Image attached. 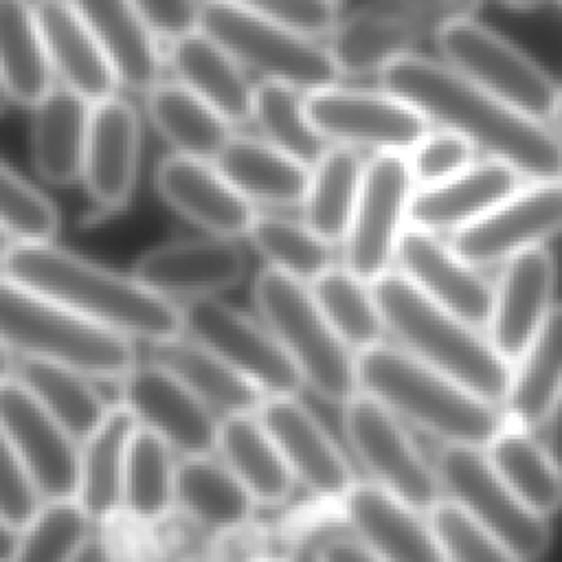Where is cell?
<instances>
[{"label": "cell", "mask_w": 562, "mask_h": 562, "mask_svg": "<svg viewBox=\"0 0 562 562\" xmlns=\"http://www.w3.org/2000/svg\"><path fill=\"white\" fill-rule=\"evenodd\" d=\"M551 125L562 134V86L558 88V99H555V108H553V116H551Z\"/></svg>", "instance_id": "obj_54"}, {"label": "cell", "mask_w": 562, "mask_h": 562, "mask_svg": "<svg viewBox=\"0 0 562 562\" xmlns=\"http://www.w3.org/2000/svg\"><path fill=\"white\" fill-rule=\"evenodd\" d=\"M397 417L362 389L342 404L345 437L364 470L375 483L426 514L443 498V485L437 468L424 459Z\"/></svg>", "instance_id": "obj_11"}, {"label": "cell", "mask_w": 562, "mask_h": 562, "mask_svg": "<svg viewBox=\"0 0 562 562\" xmlns=\"http://www.w3.org/2000/svg\"><path fill=\"white\" fill-rule=\"evenodd\" d=\"M149 360L165 367L182 384H187L213 413L237 415L257 413L268 397L255 382L233 369L215 351L180 334L158 342H149Z\"/></svg>", "instance_id": "obj_29"}, {"label": "cell", "mask_w": 562, "mask_h": 562, "mask_svg": "<svg viewBox=\"0 0 562 562\" xmlns=\"http://www.w3.org/2000/svg\"><path fill=\"white\" fill-rule=\"evenodd\" d=\"M529 430L507 419L485 446V454L512 492L547 518L562 507V470Z\"/></svg>", "instance_id": "obj_38"}, {"label": "cell", "mask_w": 562, "mask_h": 562, "mask_svg": "<svg viewBox=\"0 0 562 562\" xmlns=\"http://www.w3.org/2000/svg\"><path fill=\"white\" fill-rule=\"evenodd\" d=\"M200 29L215 37L244 68L263 79L314 92L340 81L342 70L327 44L290 24L224 0H202Z\"/></svg>", "instance_id": "obj_7"}, {"label": "cell", "mask_w": 562, "mask_h": 562, "mask_svg": "<svg viewBox=\"0 0 562 562\" xmlns=\"http://www.w3.org/2000/svg\"><path fill=\"white\" fill-rule=\"evenodd\" d=\"M558 2H560V4H562V0H558Z\"/></svg>", "instance_id": "obj_55"}, {"label": "cell", "mask_w": 562, "mask_h": 562, "mask_svg": "<svg viewBox=\"0 0 562 562\" xmlns=\"http://www.w3.org/2000/svg\"><path fill=\"white\" fill-rule=\"evenodd\" d=\"M364 160L353 145L329 143L310 167V182L303 200V215L329 244H342L358 204Z\"/></svg>", "instance_id": "obj_40"}, {"label": "cell", "mask_w": 562, "mask_h": 562, "mask_svg": "<svg viewBox=\"0 0 562 562\" xmlns=\"http://www.w3.org/2000/svg\"><path fill=\"white\" fill-rule=\"evenodd\" d=\"M154 33L167 42L200 26L202 0H134Z\"/></svg>", "instance_id": "obj_51"}, {"label": "cell", "mask_w": 562, "mask_h": 562, "mask_svg": "<svg viewBox=\"0 0 562 562\" xmlns=\"http://www.w3.org/2000/svg\"><path fill=\"white\" fill-rule=\"evenodd\" d=\"M0 222L4 244H53L59 233L57 206L7 160L0 169Z\"/></svg>", "instance_id": "obj_46"}, {"label": "cell", "mask_w": 562, "mask_h": 562, "mask_svg": "<svg viewBox=\"0 0 562 562\" xmlns=\"http://www.w3.org/2000/svg\"><path fill=\"white\" fill-rule=\"evenodd\" d=\"M176 505L200 527L228 533L248 525L257 501L224 461L193 454L178 461Z\"/></svg>", "instance_id": "obj_34"}, {"label": "cell", "mask_w": 562, "mask_h": 562, "mask_svg": "<svg viewBox=\"0 0 562 562\" xmlns=\"http://www.w3.org/2000/svg\"><path fill=\"white\" fill-rule=\"evenodd\" d=\"M176 468L173 448L136 424L125 454L123 512L140 525L162 520L176 505Z\"/></svg>", "instance_id": "obj_41"}, {"label": "cell", "mask_w": 562, "mask_h": 562, "mask_svg": "<svg viewBox=\"0 0 562 562\" xmlns=\"http://www.w3.org/2000/svg\"><path fill=\"white\" fill-rule=\"evenodd\" d=\"M415 189L408 154L375 151L367 160L358 204L342 241L345 266L360 279L373 283L391 270L408 226Z\"/></svg>", "instance_id": "obj_12"}, {"label": "cell", "mask_w": 562, "mask_h": 562, "mask_svg": "<svg viewBox=\"0 0 562 562\" xmlns=\"http://www.w3.org/2000/svg\"><path fill=\"white\" fill-rule=\"evenodd\" d=\"M542 426H544V439H542V443H544L547 452L551 454V459H553V461L560 465V470H562V391L558 393L553 406L549 408V413H547Z\"/></svg>", "instance_id": "obj_52"}, {"label": "cell", "mask_w": 562, "mask_h": 562, "mask_svg": "<svg viewBox=\"0 0 562 562\" xmlns=\"http://www.w3.org/2000/svg\"><path fill=\"white\" fill-rule=\"evenodd\" d=\"M479 4L481 0H367L340 18L327 46L342 75L380 72L450 22L470 18Z\"/></svg>", "instance_id": "obj_8"}, {"label": "cell", "mask_w": 562, "mask_h": 562, "mask_svg": "<svg viewBox=\"0 0 562 562\" xmlns=\"http://www.w3.org/2000/svg\"><path fill=\"white\" fill-rule=\"evenodd\" d=\"M55 68L31 0H0V79L9 101L35 108L55 88Z\"/></svg>", "instance_id": "obj_33"}, {"label": "cell", "mask_w": 562, "mask_h": 562, "mask_svg": "<svg viewBox=\"0 0 562 562\" xmlns=\"http://www.w3.org/2000/svg\"><path fill=\"white\" fill-rule=\"evenodd\" d=\"M33 474L20 457L0 441V525L4 533H20L44 505Z\"/></svg>", "instance_id": "obj_48"}, {"label": "cell", "mask_w": 562, "mask_h": 562, "mask_svg": "<svg viewBox=\"0 0 562 562\" xmlns=\"http://www.w3.org/2000/svg\"><path fill=\"white\" fill-rule=\"evenodd\" d=\"M119 395L136 422L162 437L180 457L217 450L215 413L165 367L151 360L134 364L119 378Z\"/></svg>", "instance_id": "obj_17"}, {"label": "cell", "mask_w": 562, "mask_h": 562, "mask_svg": "<svg viewBox=\"0 0 562 562\" xmlns=\"http://www.w3.org/2000/svg\"><path fill=\"white\" fill-rule=\"evenodd\" d=\"M246 237L270 268L307 285L334 266V244L323 239L307 222L257 213Z\"/></svg>", "instance_id": "obj_43"}, {"label": "cell", "mask_w": 562, "mask_h": 562, "mask_svg": "<svg viewBox=\"0 0 562 562\" xmlns=\"http://www.w3.org/2000/svg\"><path fill=\"white\" fill-rule=\"evenodd\" d=\"M252 121L266 140L310 167L329 145L307 116L305 92L281 81L261 79L255 86Z\"/></svg>", "instance_id": "obj_45"}, {"label": "cell", "mask_w": 562, "mask_h": 562, "mask_svg": "<svg viewBox=\"0 0 562 562\" xmlns=\"http://www.w3.org/2000/svg\"><path fill=\"white\" fill-rule=\"evenodd\" d=\"M136 417L119 402L103 424L79 443L77 501L94 522L123 514V472Z\"/></svg>", "instance_id": "obj_35"}, {"label": "cell", "mask_w": 562, "mask_h": 562, "mask_svg": "<svg viewBox=\"0 0 562 562\" xmlns=\"http://www.w3.org/2000/svg\"><path fill=\"white\" fill-rule=\"evenodd\" d=\"M498 2H503L505 7L516 9V11H529V9L538 7V4H542L544 0H498Z\"/></svg>", "instance_id": "obj_53"}, {"label": "cell", "mask_w": 562, "mask_h": 562, "mask_svg": "<svg viewBox=\"0 0 562 562\" xmlns=\"http://www.w3.org/2000/svg\"><path fill=\"white\" fill-rule=\"evenodd\" d=\"M522 187V173L501 160L485 156L463 171L426 187H417L408 206V224L430 233H454Z\"/></svg>", "instance_id": "obj_24"}, {"label": "cell", "mask_w": 562, "mask_h": 562, "mask_svg": "<svg viewBox=\"0 0 562 562\" xmlns=\"http://www.w3.org/2000/svg\"><path fill=\"white\" fill-rule=\"evenodd\" d=\"M310 290L336 334L356 356L382 342L386 325L369 281L360 279L347 266L334 263L310 283Z\"/></svg>", "instance_id": "obj_42"}, {"label": "cell", "mask_w": 562, "mask_h": 562, "mask_svg": "<svg viewBox=\"0 0 562 562\" xmlns=\"http://www.w3.org/2000/svg\"><path fill=\"white\" fill-rule=\"evenodd\" d=\"M0 430L46 501L77 496L79 441L15 375H2Z\"/></svg>", "instance_id": "obj_15"}, {"label": "cell", "mask_w": 562, "mask_h": 562, "mask_svg": "<svg viewBox=\"0 0 562 562\" xmlns=\"http://www.w3.org/2000/svg\"><path fill=\"white\" fill-rule=\"evenodd\" d=\"M138 151L140 123L132 103L116 94L92 103L81 180L101 215L132 198Z\"/></svg>", "instance_id": "obj_22"}, {"label": "cell", "mask_w": 562, "mask_h": 562, "mask_svg": "<svg viewBox=\"0 0 562 562\" xmlns=\"http://www.w3.org/2000/svg\"><path fill=\"white\" fill-rule=\"evenodd\" d=\"M553 290L555 261L547 248L533 246L503 261L485 334L512 367L547 321Z\"/></svg>", "instance_id": "obj_21"}, {"label": "cell", "mask_w": 562, "mask_h": 562, "mask_svg": "<svg viewBox=\"0 0 562 562\" xmlns=\"http://www.w3.org/2000/svg\"><path fill=\"white\" fill-rule=\"evenodd\" d=\"M37 22L61 86L88 103L114 94L119 77L99 40L70 0H33Z\"/></svg>", "instance_id": "obj_26"}, {"label": "cell", "mask_w": 562, "mask_h": 562, "mask_svg": "<svg viewBox=\"0 0 562 562\" xmlns=\"http://www.w3.org/2000/svg\"><path fill=\"white\" fill-rule=\"evenodd\" d=\"M307 35H329L340 22V0H224Z\"/></svg>", "instance_id": "obj_50"}, {"label": "cell", "mask_w": 562, "mask_h": 562, "mask_svg": "<svg viewBox=\"0 0 562 562\" xmlns=\"http://www.w3.org/2000/svg\"><path fill=\"white\" fill-rule=\"evenodd\" d=\"M426 520L441 560L454 562H498L509 560L501 542L454 498H439Z\"/></svg>", "instance_id": "obj_47"}, {"label": "cell", "mask_w": 562, "mask_h": 562, "mask_svg": "<svg viewBox=\"0 0 562 562\" xmlns=\"http://www.w3.org/2000/svg\"><path fill=\"white\" fill-rule=\"evenodd\" d=\"M476 147L461 134L441 127L428 132L411 151L408 162L417 187L441 182L474 162Z\"/></svg>", "instance_id": "obj_49"}, {"label": "cell", "mask_w": 562, "mask_h": 562, "mask_svg": "<svg viewBox=\"0 0 562 562\" xmlns=\"http://www.w3.org/2000/svg\"><path fill=\"white\" fill-rule=\"evenodd\" d=\"M358 380L362 391L443 443L485 448L507 422L498 404L384 340L358 353Z\"/></svg>", "instance_id": "obj_4"}, {"label": "cell", "mask_w": 562, "mask_h": 562, "mask_svg": "<svg viewBox=\"0 0 562 562\" xmlns=\"http://www.w3.org/2000/svg\"><path fill=\"white\" fill-rule=\"evenodd\" d=\"M2 375H15L79 443L108 417L112 406H108L90 384V375L44 358L13 353L7 349H2Z\"/></svg>", "instance_id": "obj_31"}, {"label": "cell", "mask_w": 562, "mask_h": 562, "mask_svg": "<svg viewBox=\"0 0 562 562\" xmlns=\"http://www.w3.org/2000/svg\"><path fill=\"white\" fill-rule=\"evenodd\" d=\"M217 450L257 503L279 505L290 496L296 479L257 413L222 417Z\"/></svg>", "instance_id": "obj_36"}, {"label": "cell", "mask_w": 562, "mask_h": 562, "mask_svg": "<svg viewBox=\"0 0 562 562\" xmlns=\"http://www.w3.org/2000/svg\"><path fill=\"white\" fill-rule=\"evenodd\" d=\"M400 272L426 296L465 318L479 329H487L494 285L465 261L437 233L408 224L397 244Z\"/></svg>", "instance_id": "obj_20"}, {"label": "cell", "mask_w": 562, "mask_h": 562, "mask_svg": "<svg viewBox=\"0 0 562 562\" xmlns=\"http://www.w3.org/2000/svg\"><path fill=\"white\" fill-rule=\"evenodd\" d=\"M435 468L443 492L481 520L509 560H536L547 553L551 544L547 518L512 492L490 463L485 448L446 443Z\"/></svg>", "instance_id": "obj_9"}, {"label": "cell", "mask_w": 562, "mask_h": 562, "mask_svg": "<svg viewBox=\"0 0 562 562\" xmlns=\"http://www.w3.org/2000/svg\"><path fill=\"white\" fill-rule=\"evenodd\" d=\"M132 274L171 301L215 296L244 274V252L235 237L213 235L173 239L143 252Z\"/></svg>", "instance_id": "obj_19"}, {"label": "cell", "mask_w": 562, "mask_h": 562, "mask_svg": "<svg viewBox=\"0 0 562 562\" xmlns=\"http://www.w3.org/2000/svg\"><path fill=\"white\" fill-rule=\"evenodd\" d=\"M252 296L261 321L314 393L342 406L360 391L358 356L336 334L307 283L268 266L257 274Z\"/></svg>", "instance_id": "obj_6"}, {"label": "cell", "mask_w": 562, "mask_h": 562, "mask_svg": "<svg viewBox=\"0 0 562 562\" xmlns=\"http://www.w3.org/2000/svg\"><path fill=\"white\" fill-rule=\"evenodd\" d=\"M2 349L44 358L90 378L119 380L136 364L130 336L7 277L0 283Z\"/></svg>", "instance_id": "obj_5"}, {"label": "cell", "mask_w": 562, "mask_h": 562, "mask_svg": "<svg viewBox=\"0 0 562 562\" xmlns=\"http://www.w3.org/2000/svg\"><path fill=\"white\" fill-rule=\"evenodd\" d=\"M213 162L250 202L294 206L305 200L310 165L266 138L231 136Z\"/></svg>", "instance_id": "obj_30"}, {"label": "cell", "mask_w": 562, "mask_h": 562, "mask_svg": "<svg viewBox=\"0 0 562 562\" xmlns=\"http://www.w3.org/2000/svg\"><path fill=\"white\" fill-rule=\"evenodd\" d=\"M169 44V61L180 83L213 105L233 127L252 121L255 86L215 37L198 26Z\"/></svg>", "instance_id": "obj_28"}, {"label": "cell", "mask_w": 562, "mask_h": 562, "mask_svg": "<svg viewBox=\"0 0 562 562\" xmlns=\"http://www.w3.org/2000/svg\"><path fill=\"white\" fill-rule=\"evenodd\" d=\"M154 182L173 211L213 235H246L257 215L255 202L241 195L213 160L173 151L158 162Z\"/></svg>", "instance_id": "obj_23"}, {"label": "cell", "mask_w": 562, "mask_h": 562, "mask_svg": "<svg viewBox=\"0 0 562 562\" xmlns=\"http://www.w3.org/2000/svg\"><path fill=\"white\" fill-rule=\"evenodd\" d=\"M147 114L176 154L213 160L233 136V125L180 81H158L147 92Z\"/></svg>", "instance_id": "obj_39"}, {"label": "cell", "mask_w": 562, "mask_h": 562, "mask_svg": "<svg viewBox=\"0 0 562 562\" xmlns=\"http://www.w3.org/2000/svg\"><path fill=\"white\" fill-rule=\"evenodd\" d=\"M562 233V178L520 187L476 222L459 228L450 246L472 266L503 263Z\"/></svg>", "instance_id": "obj_16"}, {"label": "cell", "mask_w": 562, "mask_h": 562, "mask_svg": "<svg viewBox=\"0 0 562 562\" xmlns=\"http://www.w3.org/2000/svg\"><path fill=\"white\" fill-rule=\"evenodd\" d=\"M105 50L119 83L149 92L162 75L158 35L134 0H70Z\"/></svg>", "instance_id": "obj_27"}, {"label": "cell", "mask_w": 562, "mask_h": 562, "mask_svg": "<svg viewBox=\"0 0 562 562\" xmlns=\"http://www.w3.org/2000/svg\"><path fill=\"white\" fill-rule=\"evenodd\" d=\"M338 505L375 560H441L428 520H422V512L380 483L356 481Z\"/></svg>", "instance_id": "obj_25"}, {"label": "cell", "mask_w": 562, "mask_h": 562, "mask_svg": "<svg viewBox=\"0 0 562 562\" xmlns=\"http://www.w3.org/2000/svg\"><path fill=\"white\" fill-rule=\"evenodd\" d=\"M90 108L66 86H55L33 108L31 160L44 180L70 184L81 178Z\"/></svg>", "instance_id": "obj_32"}, {"label": "cell", "mask_w": 562, "mask_h": 562, "mask_svg": "<svg viewBox=\"0 0 562 562\" xmlns=\"http://www.w3.org/2000/svg\"><path fill=\"white\" fill-rule=\"evenodd\" d=\"M314 127L329 140L378 151L408 154L428 132V119L391 90H360L340 83L305 92Z\"/></svg>", "instance_id": "obj_14"}, {"label": "cell", "mask_w": 562, "mask_h": 562, "mask_svg": "<svg viewBox=\"0 0 562 562\" xmlns=\"http://www.w3.org/2000/svg\"><path fill=\"white\" fill-rule=\"evenodd\" d=\"M2 277L130 338L158 342L184 334L176 301L55 244H4Z\"/></svg>", "instance_id": "obj_2"}, {"label": "cell", "mask_w": 562, "mask_h": 562, "mask_svg": "<svg viewBox=\"0 0 562 562\" xmlns=\"http://www.w3.org/2000/svg\"><path fill=\"white\" fill-rule=\"evenodd\" d=\"M90 514L72 498H48L20 531L11 533V562H70L88 547Z\"/></svg>", "instance_id": "obj_44"}, {"label": "cell", "mask_w": 562, "mask_h": 562, "mask_svg": "<svg viewBox=\"0 0 562 562\" xmlns=\"http://www.w3.org/2000/svg\"><path fill=\"white\" fill-rule=\"evenodd\" d=\"M435 42L443 61L457 72L520 112L551 125L560 86L522 48L472 15L443 26Z\"/></svg>", "instance_id": "obj_10"}, {"label": "cell", "mask_w": 562, "mask_h": 562, "mask_svg": "<svg viewBox=\"0 0 562 562\" xmlns=\"http://www.w3.org/2000/svg\"><path fill=\"white\" fill-rule=\"evenodd\" d=\"M378 77L380 88L413 103L430 123L465 136L487 156L514 165L522 178H562L560 132L476 86L446 61L408 53L389 61Z\"/></svg>", "instance_id": "obj_1"}, {"label": "cell", "mask_w": 562, "mask_h": 562, "mask_svg": "<svg viewBox=\"0 0 562 562\" xmlns=\"http://www.w3.org/2000/svg\"><path fill=\"white\" fill-rule=\"evenodd\" d=\"M294 479L323 501H336L358 481L325 426L296 395H268L257 411Z\"/></svg>", "instance_id": "obj_18"}, {"label": "cell", "mask_w": 562, "mask_h": 562, "mask_svg": "<svg viewBox=\"0 0 562 562\" xmlns=\"http://www.w3.org/2000/svg\"><path fill=\"white\" fill-rule=\"evenodd\" d=\"M180 312L184 334L215 351L266 395H296L305 384L301 371L263 321L259 323L215 296L189 299L180 305Z\"/></svg>", "instance_id": "obj_13"}, {"label": "cell", "mask_w": 562, "mask_h": 562, "mask_svg": "<svg viewBox=\"0 0 562 562\" xmlns=\"http://www.w3.org/2000/svg\"><path fill=\"white\" fill-rule=\"evenodd\" d=\"M562 391V303L512 367V382L503 402L505 417L520 426H540Z\"/></svg>", "instance_id": "obj_37"}, {"label": "cell", "mask_w": 562, "mask_h": 562, "mask_svg": "<svg viewBox=\"0 0 562 562\" xmlns=\"http://www.w3.org/2000/svg\"><path fill=\"white\" fill-rule=\"evenodd\" d=\"M371 288L386 331L393 334L400 347L503 406L512 382V364L496 351L483 329L426 296L402 272L389 270Z\"/></svg>", "instance_id": "obj_3"}]
</instances>
